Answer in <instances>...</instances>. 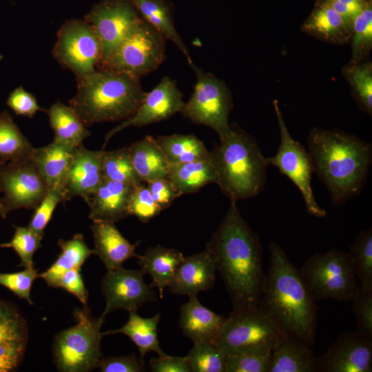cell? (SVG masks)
<instances>
[{"mask_svg":"<svg viewBox=\"0 0 372 372\" xmlns=\"http://www.w3.org/2000/svg\"><path fill=\"white\" fill-rule=\"evenodd\" d=\"M34 147L7 111L0 113V161L32 158Z\"/></svg>","mask_w":372,"mask_h":372,"instance_id":"obj_34","label":"cell"},{"mask_svg":"<svg viewBox=\"0 0 372 372\" xmlns=\"http://www.w3.org/2000/svg\"><path fill=\"white\" fill-rule=\"evenodd\" d=\"M269 249V267L258 306L285 334L312 346L316 333V300L282 248L271 241Z\"/></svg>","mask_w":372,"mask_h":372,"instance_id":"obj_2","label":"cell"},{"mask_svg":"<svg viewBox=\"0 0 372 372\" xmlns=\"http://www.w3.org/2000/svg\"><path fill=\"white\" fill-rule=\"evenodd\" d=\"M52 55L77 79L94 72L101 60V46L92 27L85 19L67 20L57 32Z\"/></svg>","mask_w":372,"mask_h":372,"instance_id":"obj_11","label":"cell"},{"mask_svg":"<svg viewBox=\"0 0 372 372\" xmlns=\"http://www.w3.org/2000/svg\"><path fill=\"white\" fill-rule=\"evenodd\" d=\"M187 302L180 307L179 327L185 335L194 342H213L218 334L225 318L204 307L197 296H189Z\"/></svg>","mask_w":372,"mask_h":372,"instance_id":"obj_23","label":"cell"},{"mask_svg":"<svg viewBox=\"0 0 372 372\" xmlns=\"http://www.w3.org/2000/svg\"><path fill=\"white\" fill-rule=\"evenodd\" d=\"M141 17L172 41L185 55L189 65L194 63L183 40L175 28L174 5L168 0H128Z\"/></svg>","mask_w":372,"mask_h":372,"instance_id":"obj_28","label":"cell"},{"mask_svg":"<svg viewBox=\"0 0 372 372\" xmlns=\"http://www.w3.org/2000/svg\"><path fill=\"white\" fill-rule=\"evenodd\" d=\"M58 287H61L75 296L87 306L88 292L84 285L79 269H72L65 271L61 278Z\"/></svg>","mask_w":372,"mask_h":372,"instance_id":"obj_51","label":"cell"},{"mask_svg":"<svg viewBox=\"0 0 372 372\" xmlns=\"http://www.w3.org/2000/svg\"><path fill=\"white\" fill-rule=\"evenodd\" d=\"M168 179L180 196L196 192L209 183L217 184L209 158L169 166Z\"/></svg>","mask_w":372,"mask_h":372,"instance_id":"obj_32","label":"cell"},{"mask_svg":"<svg viewBox=\"0 0 372 372\" xmlns=\"http://www.w3.org/2000/svg\"><path fill=\"white\" fill-rule=\"evenodd\" d=\"M103 149L93 151L83 144L76 147L65 187V200L79 196L87 203L103 179Z\"/></svg>","mask_w":372,"mask_h":372,"instance_id":"obj_18","label":"cell"},{"mask_svg":"<svg viewBox=\"0 0 372 372\" xmlns=\"http://www.w3.org/2000/svg\"><path fill=\"white\" fill-rule=\"evenodd\" d=\"M128 209L130 216H136L143 223L148 222L162 211L143 183L133 187Z\"/></svg>","mask_w":372,"mask_h":372,"instance_id":"obj_44","label":"cell"},{"mask_svg":"<svg viewBox=\"0 0 372 372\" xmlns=\"http://www.w3.org/2000/svg\"><path fill=\"white\" fill-rule=\"evenodd\" d=\"M317 371L311 346L287 334L271 354L268 372Z\"/></svg>","mask_w":372,"mask_h":372,"instance_id":"obj_25","label":"cell"},{"mask_svg":"<svg viewBox=\"0 0 372 372\" xmlns=\"http://www.w3.org/2000/svg\"><path fill=\"white\" fill-rule=\"evenodd\" d=\"M149 365L154 372H191L186 357L166 355L152 358Z\"/></svg>","mask_w":372,"mask_h":372,"instance_id":"obj_52","label":"cell"},{"mask_svg":"<svg viewBox=\"0 0 372 372\" xmlns=\"http://www.w3.org/2000/svg\"><path fill=\"white\" fill-rule=\"evenodd\" d=\"M58 245L61 252L56 261L39 277L42 278L48 286L58 287L63 274L70 269H80L86 259L94 254L84 241L81 234H76L70 240L60 239Z\"/></svg>","mask_w":372,"mask_h":372,"instance_id":"obj_30","label":"cell"},{"mask_svg":"<svg viewBox=\"0 0 372 372\" xmlns=\"http://www.w3.org/2000/svg\"><path fill=\"white\" fill-rule=\"evenodd\" d=\"M271 349H256L225 356V372H268Z\"/></svg>","mask_w":372,"mask_h":372,"instance_id":"obj_40","label":"cell"},{"mask_svg":"<svg viewBox=\"0 0 372 372\" xmlns=\"http://www.w3.org/2000/svg\"><path fill=\"white\" fill-rule=\"evenodd\" d=\"M76 324L59 333L53 344L59 371L85 372L98 368L102 359L101 331L105 317L94 318L87 306L74 310Z\"/></svg>","mask_w":372,"mask_h":372,"instance_id":"obj_6","label":"cell"},{"mask_svg":"<svg viewBox=\"0 0 372 372\" xmlns=\"http://www.w3.org/2000/svg\"><path fill=\"white\" fill-rule=\"evenodd\" d=\"M316 360L317 371L371 372L372 341L357 331L343 332Z\"/></svg>","mask_w":372,"mask_h":372,"instance_id":"obj_17","label":"cell"},{"mask_svg":"<svg viewBox=\"0 0 372 372\" xmlns=\"http://www.w3.org/2000/svg\"><path fill=\"white\" fill-rule=\"evenodd\" d=\"M65 202L63 194L56 189H49L46 195L34 209V213L28 225L34 232L43 235L44 229L50 220L56 206Z\"/></svg>","mask_w":372,"mask_h":372,"instance_id":"obj_46","label":"cell"},{"mask_svg":"<svg viewBox=\"0 0 372 372\" xmlns=\"http://www.w3.org/2000/svg\"><path fill=\"white\" fill-rule=\"evenodd\" d=\"M25 320L11 304L0 300V342H26Z\"/></svg>","mask_w":372,"mask_h":372,"instance_id":"obj_42","label":"cell"},{"mask_svg":"<svg viewBox=\"0 0 372 372\" xmlns=\"http://www.w3.org/2000/svg\"><path fill=\"white\" fill-rule=\"evenodd\" d=\"M314 172L332 200L341 203L361 190L371 163V146L336 130L313 128L308 137Z\"/></svg>","mask_w":372,"mask_h":372,"instance_id":"obj_3","label":"cell"},{"mask_svg":"<svg viewBox=\"0 0 372 372\" xmlns=\"http://www.w3.org/2000/svg\"><path fill=\"white\" fill-rule=\"evenodd\" d=\"M26 342H0V372L14 370L21 362Z\"/></svg>","mask_w":372,"mask_h":372,"instance_id":"obj_49","label":"cell"},{"mask_svg":"<svg viewBox=\"0 0 372 372\" xmlns=\"http://www.w3.org/2000/svg\"><path fill=\"white\" fill-rule=\"evenodd\" d=\"M103 178L120 181L132 186L143 183L135 172L130 159L127 147L104 152Z\"/></svg>","mask_w":372,"mask_h":372,"instance_id":"obj_36","label":"cell"},{"mask_svg":"<svg viewBox=\"0 0 372 372\" xmlns=\"http://www.w3.org/2000/svg\"><path fill=\"white\" fill-rule=\"evenodd\" d=\"M285 334L258 305L232 309L212 343L226 356L256 349L273 350Z\"/></svg>","mask_w":372,"mask_h":372,"instance_id":"obj_9","label":"cell"},{"mask_svg":"<svg viewBox=\"0 0 372 372\" xmlns=\"http://www.w3.org/2000/svg\"><path fill=\"white\" fill-rule=\"evenodd\" d=\"M353 313L357 324V332L372 341V289L358 287L351 301Z\"/></svg>","mask_w":372,"mask_h":372,"instance_id":"obj_43","label":"cell"},{"mask_svg":"<svg viewBox=\"0 0 372 372\" xmlns=\"http://www.w3.org/2000/svg\"><path fill=\"white\" fill-rule=\"evenodd\" d=\"M349 254L360 287L372 289V229L360 231L350 247Z\"/></svg>","mask_w":372,"mask_h":372,"instance_id":"obj_35","label":"cell"},{"mask_svg":"<svg viewBox=\"0 0 372 372\" xmlns=\"http://www.w3.org/2000/svg\"><path fill=\"white\" fill-rule=\"evenodd\" d=\"M141 270L125 269L123 267L107 271L102 279L101 290L106 305L102 315L116 309L136 311L146 302L157 298L150 285L145 283Z\"/></svg>","mask_w":372,"mask_h":372,"instance_id":"obj_15","label":"cell"},{"mask_svg":"<svg viewBox=\"0 0 372 372\" xmlns=\"http://www.w3.org/2000/svg\"><path fill=\"white\" fill-rule=\"evenodd\" d=\"M209 158L217 185L231 200L256 196L264 188L269 165L255 140L242 130L231 125Z\"/></svg>","mask_w":372,"mask_h":372,"instance_id":"obj_5","label":"cell"},{"mask_svg":"<svg viewBox=\"0 0 372 372\" xmlns=\"http://www.w3.org/2000/svg\"><path fill=\"white\" fill-rule=\"evenodd\" d=\"M167 39L142 17L129 30L110 56L97 68L138 79L155 71L165 59Z\"/></svg>","mask_w":372,"mask_h":372,"instance_id":"obj_8","label":"cell"},{"mask_svg":"<svg viewBox=\"0 0 372 372\" xmlns=\"http://www.w3.org/2000/svg\"><path fill=\"white\" fill-rule=\"evenodd\" d=\"M46 112L54 132V141L76 148L90 135L80 117L70 105L57 101Z\"/></svg>","mask_w":372,"mask_h":372,"instance_id":"obj_31","label":"cell"},{"mask_svg":"<svg viewBox=\"0 0 372 372\" xmlns=\"http://www.w3.org/2000/svg\"><path fill=\"white\" fill-rule=\"evenodd\" d=\"M302 30L335 44L348 42L351 34V26L344 18L320 0H317L313 11L303 23Z\"/></svg>","mask_w":372,"mask_h":372,"instance_id":"obj_24","label":"cell"},{"mask_svg":"<svg viewBox=\"0 0 372 372\" xmlns=\"http://www.w3.org/2000/svg\"><path fill=\"white\" fill-rule=\"evenodd\" d=\"M98 368L103 372H141L145 371L144 361L135 354L102 358Z\"/></svg>","mask_w":372,"mask_h":372,"instance_id":"obj_48","label":"cell"},{"mask_svg":"<svg viewBox=\"0 0 372 372\" xmlns=\"http://www.w3.org/2000/svg\"><path fill=\"white\" fill-rule=\"evenodd\" d=\"M340 14L351 26L355 18L371 0H320Z\"/></svg>","mask_w":372,"mask_h":372,"instance_id":"obj_53","label":"cell"},{"mask_svg":"<svg viewBox=\"0 0 372 372\" xmlns=\"http://www.w3.org/2000/svg\"><path fill=\"white\" fill-rule=\"evenodd\" d=\"M183 104V94L175 81L164 76L154 88L146 93L136 112L106 134L103 149L114 135L123 129L142 127L167 119L179 113Z\"/></svg>","mask_w":372,"mask_h":372,"instance_id":"obj_16","label":"cell"},{"mask_svg":"<svg viewBox=\"0 0 372 372\" xmlns=\"http://www.w3.org/2000/svg\"><path fill=\"white\" fill-rule=\"evenodd\" d=\"M160 318V313L151 318H142L137 314L136 311H130L128 321L123 327L116 330L102 332V335H126L138 347L142 360L149 351L156 352L159 357H165L167 354L161 349L157 335Z\"/></svg>","mask_w":372,"mask_h":372,"instance_id":"obj_29","label":"cell"},{"mask_svg":"<svg viewBox=\"0 0 372 372\" xmlns=\"http://www.w3.org/2000/svg\"><path fill=\"white\" fill-rule=\"evenodd\" d=\"M183 258L181 252L160 245L147 248L144 254L139 256L138 263L141 271L151 276L152 282L149 285L158 288L161 299Z\"/></svg>","mask_w":372,"mask_h":372,"instance_id":"obj_27","label":"cell"},{"mask_svg":"<svg viewBox=\"0 0 372 372\" xmlns=\"http://www.w3.org/2000/svg\"><path fill=\"white\" fill-rule=\"evenodd\" d=\"M134 186L103 178L87 204L92 221L115 223L130 216V197Z\"/></svg>","mask_w":372,"mask_h":372,"instance_id":"obj_20","label":"cell"},{"mask_svg":"<svg viewBox=\"0 0 372 372\" xmlns=\"http://www.w3.org/2000/svg\"><path fill=\"white\" fill-rule=\"evenodd\" d=\"M94 242V254L103 262L107 271L123 267L131 258H138L135 250L140 242L131 244L121 234L114 223L93 221L91 225Z\"/></svg>","mask_w":372,"mask_h":372,"instance_id":"obj_21","label":"cell"},{"mask_svg":"<svg viewBox=\"0 0 372 372\" xmlns=\"http://www.w3.org/2000/svg\"><path fill=\"white\" fill-rule=\"evenodd\" d=\"M156 141L169 166L208 159L210 156L203 142L192 134L158 136Z\"/></svg>","mask_w":372,"mask_h":372,"instance_id":"obj_33","label":"cell"},{"mask_svg":"<svg viewBox=\"0 0 372 372\" xmlns=\"http://www.w3.org/2000/svg\"><path fill=\"white\" fill-rule=\"evenodd\" d=\"M299 271L316 300L351 302L359 287L349 252L338 249L313 254Z\"/></svg>","mask_w":372,"mask_h":372,"instance_id":"obj_7","label":"cell"},{"mask_svg":"<svg viewBox=\"0 0 372 372\" xmlns=\"http://www.w3.org/2000/svg\"><path fill=\"white\" fill-rule=\"evenodd\" d=\"M76 149L53 141L48 145L34 148L32 153V158L48 189H58L63 197L66 178Z\"/></svg>","mask_w":372,"mask_h":372,"instance_id":"obj_22","label":"cell"},{"mask_svg":"<svg viewBox=\"0 0 372 372\" xmlns=\"http://www.w3.org/2000/svg\"><path fill=\"white\" fill-rule=\"evenodd\" d=\"M48 189L32 158L0 161V192L3 193L1 199L8 212L35 209Z\"/></svg>","mask_w":372,"mask_h":372,"instance_id":"obj_13","label":"cell"},{"mask_svg":"<svg viewBox=\"0 0 372 372\" xmlns=\"http://www.w3.org/2000/svg\"><path fill=\"white\" fill-rule=\"evenodd\" d=\"M141 18L138 10L128 0H102L92 8L84 19L92 27L99 39L101 46L99 65L110 56Z\"/></svg>","mask_w":372,"mask_h":372,"instance_id":"obj_14","label":"cell"},{"mask_svg":"<svg viewBox=\"0 0 372 372\" xmlns=\"http://www.w3.org/2000/svg\"><path fill=\"white\" fill-rule=\"evenodd\" d=\"M186 359L192 372H225V356L211 342H194Z\"/></svg>","mask_w":372,"mask_h":372,"instance_id":"obj_38","label":"cell"},{"mask_svg":"<svg viewBox=\"0 0 372 372\" xmlns=\"http://www.w3.org/2000/svg\"><path fill=\"white\" fill-rule=\"evenodd\" d=\"M8 213L9 212L5 208L3 204L2 201H1V199L0 198V216L2 218H5Z\"/></svg>","mask_w":372,"mask_h":372,"instance_id":"obj_54","label":"cell"},{"mask_svg":"<svg viewBox=\"0 0 372 372\" xmlns=\"http://www.w3.org/2000/svg\"><path fill=\"white\" fill-rule=\"evenodd\" d=\"M216 263L208 251L184 257L169 285V291L176 295H197L213 288Z\"/></svg>","mask_w":372,"mask_h":372,"instance_id":"obj_19","label":"cell"},{"mask_svg":"<svg viewBox=\"0 0 372 372\" xmlns=\"http://www.w3.org/2000/svg\"><path fill=\"white\" fill-rule=\"evenodd\" d=\"M196 76L190 99L180 111L184 117L216 131L220 140L229 133L228 118L233 107L231 94L225 82L205 72L194 63L189 65Z\"/></svg>","mask_w":372,"mask_h":372,"instance_id":"obj_10","label":"cell"},{"mask_svg":"<svg viewBox=\"0 0 372 372\" xmlns=\"http://www.w3.org/2000/svg\"><path fill=\"white\" fill-rule=\"evenodd\" d=\"M37 277L38 270L34 267L25 268V270L15 273H0V285L8 288L19 298L25 299L32 304L30 290Z\"/></svg>","mask_w":372,"mask_h":372,"instance_id":"obj_45","label":"cell"},{"mask_svg":"<svg viewBox=\"0 0 372 372\" xmlns=\"http://www.w3.org/2000/svg\"><path fill=\"white\" fill-rule=\"evenodd\" d=\"M343 74L349 82L362 109L372 112V65L371 62L351 63L343 69Z\"/></svg>","mask_w":372,"mask_h":372,"instance_id":"obj_37","label":"cell"},{"mask_svg":"<svg viewBox=\"0 0 372 372\" xmlns=\"http://www.w3.org/2000/svg\"><path fill=\"white\" fill-rule=\"evenodd\" d=\"M230 296L233 309L258 306L266 275L262 267L258 235L242 217L236 201L229 208L207 243Z\"/></svg>","mask_w":372,"mask_h":372,"instance_id":"obj_1","label":"cell"},{"mask_svg":"<svg viewBox=\"0 0 372 372\" xmlns=\"http://www.w3.org/2000/svg\"><path fill=\"white\" fill-rule=\"evenodd\" d=\"M273 105L280 129V144L276 154L267 158V163L278 167L282 174L294 183L300 192L309 214L316 217H324L326 211L317 203L311 187V175L314 169L310 155L289 132L278 101L274 100Z\"/></svg>","mask_w":372,"mask_h":372,"instance_id":"obj_12","label":"cell"},{"mask_svg":"<svg viewBox=\"0 0 372 372\" xmlns=\"http://www.w3.org/2000/svg\"><path fill=\"white\" fill-rule=\"evenodd\" d=\"M352 63H359L372 46V3L369 2L351 25Z\"/></svg>","mask_w":372,"mask_h":372,"instance_id":"obj_39","label":"cell"},{"mask_svg":"<svg viewBox=\"0 0 372 372\" xmlns=\"http://www.w3.org/2000/svg\"><path fill=\"white\" fill-rule=\"evenodd\" d=\"M15 231L12 240L0 244V248H12L21 258L19 267H34L33 255L41 247L43 235L32 231L28 227L14 226Z\"/></svg>","mask_w":372,"mask_h":372,"instance_id":"obj_41","label":"cell"},{"mask_svg":"<svg viewBox=\"0 0 372 372\" xmlns=\"http://www.w3.org/2000/svg\"><path fill=\"white\" fill-rule=\"evenodd\" d=\"M147 188L161 210L169 207L176 198L180 196L168 178H159L147 183Z\"/></svg>","mask_w":372,"mask_h":372,"instance_id":"obj_50","label":"cell"},{"mask_svg":"<svg viewBox=\"0 0 372 372\" xmlns=\"http://www.w3.org/2000/svg\"><path fill=\"white\" fill-rule=\"evenodd\" d=\"M146 93L140 79L126 73L97 68L77 79V91L69 105L85 126L131 117Z\"/></svg>","mask_w":372,"mask_h":372,"instance_id":"obj_4","label":"cell"},{"mask_svg":"<svg viewBox=\"0 0 372 372\" xmlns=\"http://www.w3.org/2000/svg\"><path fill=\"white\" fill-rule=\"evenodd\" d=\"M127 149L132 166L143 182L168 178L169 165L156 138L146 136Z\"/></svg>","mask_w":372,"mask_h":372,"instance_id":"obj_26","label":"cell"},{"mask_svg":"<svg viewBox=\"0 0 372 372\" xmlns=\"http://www.w3.org/2000/svg\"><path fill=\"white\" fill-rule=\"evenodd\" d=\"M6 104L17 115L28 118L33 117L38 111H44L38 105L36 98L21 86L10 94Z\"/></svg>","mask_w":372,"mask_h":372,"instance_id":"obj_47","label":"cell"}]
</instances>
